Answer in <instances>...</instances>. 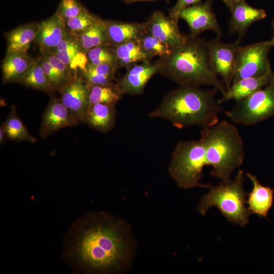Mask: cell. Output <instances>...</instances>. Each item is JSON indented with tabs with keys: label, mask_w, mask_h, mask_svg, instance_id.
<instances>
[{
	"label": "cell",
	"mask_w": 274,
	"mask_h": 274,
	"mask_svg": "<svg viewBox=\"0 0 274 274\" xmlns=\"http://www.w3.org/2000/svg\"><path fill=\"white\" fill-rule=\"evenodd\" d=\"M217 91L214 88L204 90L197 86L180 85L168 92L149 116L166 119L179 128L211 127L219 121L222 110L216 99Z\"/></svg>",
	"instance_id": "3957f363"
},
{
	"label": "cell",
	"mask_w": 274,
	"mask_h": 274,
	"mask_svg": "<svg viewBox=\"0 0 274 274\" xmlns=\"http://www.w3.org/2000/svg\"><path fill=\"white\" fill-rule=\"evenodd\" d=\"M245 175L253 185L251 191L247 193L249 211L261 218H267L273 204L274 188L263 185L257 177L251 173H247Z\"/></svg>",
	"instance_id": "2e32d148"
},
{
	"label": "cell",
	"mask_w": 274,
	"mask_h": 274,
	"mask_svg": "<svg viewBox=\"0 0 274 274\" xmlns=\"http://www.w3.org/2000/svg\"><path fill=\"white\" fill-rule=\"evenodd\" d=\"M205 166V146L200 138L198 140L182 141L177 143L172 154L168 171L182 189L210 188V185L200 182Z\"/></svg>",
	"instance_id": "8992f818"
},
{
	"label": "cell",
	"mask_w": 274,
	"mask_h": 274,
	"mask_svg": "<svg viewBox=\"0 0 274 274\" xmlns=\"http://www.w3.org/2000/svg\"><path fill=\"white\" fill-rule=\"evenodd\" d=\"M223 2L226 4L229 10H230L233 5L236 2L239 0H222Z\"/></svg>",
	"instance_id": "8d00e7d4"
},
{
	"label": "cell",
	"mask_w": 274,
	"mask_h": 274,
	"mask_svg": "<svg viewBox=\"0 0 274 274\" xmlns=\"http://www.w3.org/2000/svg\"><path fill=\"white\" fill-rule=\"evenodd\" d=\"M100 18L90 13L86 8L77 16L65 21L66 33L77 38Z\"/></svg>",
	"instance_id": "f1b7e54d"
},
{
	"label": "cell",
	"mask_w": 274,
	"mask_h": 274,
	"mask_svg": "<svg viewBox=\"0 0 274 274\" xmlns=\"http://www.w3.org/2000/svg\"><path fill=\"white\" fill-rule=\"evenodd\" d=\"M18 83L44 92L53 91L42 67L40 56L35 58L31 67Z\"/></svg>",
	"instance_id": "4316f807"
},
{
	"label": "cell",
	"mask_w": 274,
	"mask_h": 274,
	"mask_svg": "<svg viewBox=\"0 0 274 274\" xmlns=\"http://www.w3.org/2000/svg\"><path fill=\"white\" fill-rule=\"evenodd\" d=\"M157 73L159 67L155 62L143 61L127 68L125 74L116 84L122 95L140 94L150 79Z\"/></svg>",
	"instance_id": "7c38bea8"
},
{
	"label": "cell",
	"mask_w": 274,
	"mask_h": 274,
	"mask_svg": "<svg viewBox=\"0 0 274 274\" xmlns=\"http://www.w3.org/2000/svg\"><path fill=\"white\" fill-rule=\"evenodd\" d=\"M7 136L2 125L0 127V144L2 145L5 141Z\"/></svg>",
	"instance_id": "d590c367"
},
{
	"label": "cell",
	"mask_w": 274,
	"mask_h": 274,
	"mask_svg": "<svg viewBox=\"0 0 274 274\" xmlns=\"http://www.w3.org/2000/svg\"><path fill=\"white\" fill-rule=\"evenodd\" d=\"M212 0L204 3L200 2L185 8L181 12L179 18L187 22L191 36L197 37L206 30L214 31L218 38L222 35L220 26L212 9Z\"/></svg>",
	"instance_id": "30bf717a"
},
{
	"label": "cell",
	"mask_w": 274,
	"mask_h": 274,
	"mask_svg": "<svg viewBox=\"0 0 274 274\" xmlns=\"http://www.w3.org/2000/svg\"><path fill=\"white\" fill-rule=\"evenodd\" d=\"M244 172L239 169L233 180L211 186L197 206L201 215L205 216L210 208L216 207L232 223L241 227L247 224L251 213L245 206L247 193L244 190Z\"/></svg>",
	"instance_id": "5b68a950"
},
{
	"label": "cell",
	"mask_w": 274,
	"mask_h": 274,
	"mask_svg": "<svg viewBox=\"0 0 274 274\" xmlns=\"http://www.w3.org/2000/svg\"><path fill=\"white\" fill-rule=\"evenodd\" d=\"M89 107L96 104L115 105L122 95L116 84L110 85L89 84Z\"/></svg>",
	"instance_id": "83f0119b"
},
{
	"label": "cell",
	"mask_w": 274,
	"mask_h": 274,
	"mask_svg": "<svg viewBox=\"0 0 274 274\" xmlns=\"http://www.w3.org/2000/svg\"><path fill=\"white\" fill-rule=\"evenodd\" d=\"M117 69L116 65L112 63L86 64L81 70V73L89 85H110L114 84L113 82Z\"/></svg>",
	"instance_id": "cb8c5ba5"
},
{
	"label": "cell",
	"mask_w": 274,
	"mask_h": 274,
	"mask_svg": "<svg viewBox=\"0 0 274 274\" xmlns=\"http://www.w3.org/2000/svg\"><path fill=\"white\" fill-rule=\"evenodd\" d=\"M85 9L78 0H61L56 12L66 21L78 15Z\"/></svg>",
	"instance_id": "d6a6232c"
},
{
	"label": "cell",
	"mask_w": 274,
	"mask_h": 274,
	"mask_svg": "<svg viewBox=\"0 0 274 274\" xmlns=\"http://www.w3.org/2000/svg\"><path fill=\"white\" fill-rule=\"evenodd\" d=\"M34 60L27 52L6 54L2 63L3 83H18L31 67Z\"/></svg>",
	"instance_id": "ffe728a7"
},
{
	"label": "cell",
	"mask_w": 274,
	"mask_h": 274,
	"mask_svg": "<svg viewBox=\"0 0 274 274\" xmlns=\"http://www.w3.org/2000/svg\"><path fill=\"white\" fill-rule=\"evenodd\" d=\"M123 2H124L126 4H131L132 3H134L136 2H139V1H154L156 0H122Z\"/></svg>",
	"instance_id": "74e56055"
},
{
	"label": "cell",
	"mask_w": 274,
	"mask_h": 274,
	"mask_svg": "<svg viewBox=\"0 0 274 274\" xmlns=\"http://www.w3.org/2000/svg\"><path fill=\"white\" fill-rule=\"evenodd\" d=\"M66 34L65 21L56 12L51 17L40 22V28L36 40L40 52L53 50Z\"/></svg>",
	"instance_id": "e0dca14e"
},
{
	"label": "cell",
	"mask_w": 274,
	"mask_h": 274,
	"mask_svg": "<svg viewBox=\"0 0 274 274\" xmlns=\"http://www.w3.org/2000/svg\"><path fill=\"white\" fill-rule=\"evenodd\" d=\"M113 104H96L90 106L84 121L90 126L102 132H107L114 126L116 113Z\"/></svg>",
	"instance_id": "603a6c76"
},
{
	"label": "cell",
	"mask_w": 274,
	"mask_h": 274,
	"mask_svg": "<svg viewBox=\"0 0 274 274\" xmlns=\"http://www.w3.org/2000/svg\"><path fill=\"white\" fill-rule=\"evenodd\" d=\"M85 55L86 64L94 65L108 63L116 65L115 55L112 47L110 45H101L92 48Z\"/></svg>",
	"instance_id": "4dcf8cb0"
},
{
	"label": "cell",
	"mask_w": 274,
	"mask_h": 274,
	"mask_svg": "<svg viewBox=\"0 0 274 274\" xmlns=\"http://www.w3.org/2000/svg\"><path fill=\"white\" fill-rule=\"evenodd\" d=\"M81 52L85 54L90 49L108 45L105 20L94 23L77 38Z\"/></svg>",
	"instance_id": "d4e9b609"
},
{
	"label": "cell",
	"mask_w": 274,
	"mask_h": 274,
	"mask_svg": "<svg viewBox=\"0 0 274 274\" xmlns=\"http://www.w3.org/2000/svg\"><path fill=\"white\" fill-rule=\"evenodd\" d=\"M145 51L151 59L158 56L162 57L169 54L172 49L149 32L145 28L138 39Z\"/></svg>",
	"instance_id": "f546056e"
},
{
	"label": "cell",
	"mask_w": 274,
	"mask_h": 274,
	"mask_svg": "<svg viewBox=\"0 0 274 274\" xmlns=\"http://www.w3.org/2000/svg\"><path fill=\"white\" fill-rule=\"evenodd\" d=\"M39 28L40 22H32L19 26L7 33L6 54L27 52L30 44L36 41Z\"/></svg>",
	"instance_id": "44dd1931"
},
{
	"label": "cell",
	"mask_w": 274,
	"mask_h": 274,
	"mask_svg": "<svg viewBox=\"0 0 274 274\" xmlns=\"http://www.w3.org/2000/svg\"><path fill=\"white\" fill-rule=\"evenodd\" d=\"M41 55L44 57L61 77L67 83L71 82L75 76L72 73L70 66L59 60L52 50H45L41 52Z\"/></svg>",
	"instance_id": "1f68e13d"
},
{
	"label": "cell",
	"mask_w": 274,
	"mask_h": 274,
	"mask_svg": "<svg viewBox=\"0 0 274 274\" xmlns=\"http://www.w3.org/2000/svg\"><path fill=\"white\" fill-rule=\"evenodd\" d=\"M136 242L123 219L103 212L87 213L64 238L62 259L79 273H117L129 267Z\"/></svg>",
	"instance_id": "6da1fadb"
},
{
	"label": "cell",
	"mask_w": 274,
	"mask_h": 274,
	"mask_svg": "<svg viewBox=\"0 0 274 274\" xmlns=\"http://www.w3.org/2000/svg\"><path fill=\"white\" fill-rule=\"evenodd\" d=\"M42 67L53 91H60L68 83L43 56H40Z\"/></svg>",
	"instance_id": "836d02e7"
},
{
	"label": "cell",
	"mask_w": 274,
	"mask_h": 274,
	"mask_svg": "<svg viewBox=\"0 0 274 274\" xmlns=\"http://www.w3.org/2000/svg\"><path fill=\"white\" fill-rule=\"evenodd\" d=\"M273 78L270 70L261 76L242 79L232 84L218 102L221 104L230 100L237 101L244 99L268 85Z\"/></svg>",
	"instance_id": "ac0fdd59"
},
{
	"label": "cell",
	"mask_w": 274,
	"mask_h": 274,
	"mask_svg": "<svg viewBox=\"0 0 274 274\" xmlns=\"http://www.w3.org/2000/svg\"><path fill=\"white\" fill-rule=\"evenodd\" d=\"M200 135L205 146L206 165L212 167L211 175L223 182L229 181L245 158L244 142L237 127L223 120L202 128Z\"/></svg>",
	"instance_id": "277c9868"
},
{
	"label": "cell",
	"mask_w": 274,
	"mask_h": 274,
	"mask_svg": "<svg viewBox=\"0 0 274 274\" xmlns=\"http://www.w3.org/2000/svg\"><path fill=\"white\" fill-rule=\"evenodd\" d=\"M146 29L172 49L181 45L186 36L180 32L178 23L161 11L154 12L144 22Z\"/></svg>",
	"instance_id": "4fadbf2b"
},
{
	"label": "cell",
	"mask_w": 274,
	"mask_h": 274,
	"mask_svg": "<svg viewBox=\"0 0 274 274\" xmlns=\"http://www.w3.org/2000/svg\"><path fill=\"white\" fill-rule=\"evenodd\" d=\"M7 138L16 142L35 143L37 140L32 136L18 116L15 106H12L7 118L2 125Z\"/></svg>",
	"instance_id": "484cf974"
},
{
	"label": "cell",
	"mask_w": 274,
	"mask_h": 274,
	"mask_svg": "<svg viewBox=\"0 0 274 274\" xmlns=\"http://www.w3.org/2000/svg\"><path fill=\"white\" fill-rule=\"evenodd\" d=\"M201 0H178L175 5L170 10L169 17L178 23L179 15L185 8L199 3Z\"/></svg>",
	"instance_id": "e575fe53"
},
{
	"label": "cell",
	"mask_w": 274,
	"mask_h": 274,
	"mask_svg": "<svg viewBox=\"0 0 274 274\" xmlns=\"http://www.w3.org/2000/svg\"><path fill=\"white\" fill-rule=\"evenodd\" d=\"M272 25L273 30V37L272 38H274V21L272 23Z\"/></svg>",
	"instance_id": "f35d334b"
},
{
	"label": "cell",
	"mask_w": 274,
	"mask_h": 274,
	"mask_svg": "<svg viewBox=\"0 0 274 274\" xmlns=\"http://www.w3.org/2000/svg\"><path fill=\"white\" fill-rule=\"evenodd\" d=\"M61 100L79 121L84 122L89 107V84L83 76L77 74L60 91Z\"/></svg>",
	"instance_id": "8fae6325"
},
{
	"label": "cell",
	"mask_w": 274,
	"mask_h": 274,
	"mask_svg": "<svg viewBox=\"0 0 274 274\" xmlns=\"http://www.w3.org/2000/svg\"><path fill=\"white\" fill-rule=\"evenodd\" d=\"M273 46L272 38L268 41L241 46L232 84L242 79L261 76L271 70L268 54Z\"/></svg>",
	"instance_id": "ba28073f"
},
{
	"label": "cell",
	"mask_w": 274,
	"mask_h": 274,
	"mask_svg": "<svg viewBox=\"0 0 274 274\" xmlns=\"http://www.w3.org/2000/svg\"><path fill=\"white\" fill-rule=\"evenodd\" d=\"M231 13L229 21L230 33H237L241 40L250 27L257 21L264 19L266 13L263 9H256L249 5L245 0L235 3L230 10Z\"/></svg>",
	"instance_id": "9a60e30c"
},
{
	"label": "cell",
	"mask_w": 274,
	"mask_h": 274,
	"mask_svg": "<svg viewBox=\"0 0 274 274\" xmlns=\"http://www.w3.org/2000/svg\"><path fill=\"white\" fill-rule=\"evenodd\" d=\"M79 123L60 98H53L43 115L40 134L42 138H47L61 128L74 126Z\"/></svg>",
	"instance_id": "5bb4252c"
},
{
	"label": "cell",
	"mask_w": 274,
	"mask_h": 274,
	"mask_svg": "<svg viewBox=\"0 0 274 274\" xmlns=\"http://www.w3.org/2000/svg\"><path fill=\"white\" fill-rule=\"evenodd\" d=\"M155 62L159 73L180 85H209L225 94L226 88L214 72L210 59L208 41L186 36L184 42Z\"/></svg>",
	"instance_id": "7a4b0ae2"
},
{
	"label": "cell",
	"mask_w": 274,
	"mask_h": 274,
	"mask_svg": "<svg viewBox=\"0 0 274 274\" xmlns=\"http://www.w3.org/2000/svg\"><path fill=\"white\" fill-rule=\"evenodd\" d=\"M112 47L115 55L117 68L127 69L138 63L152 59L143 49L139 39Z\"/></svg>",
	"instance_id": "7402d4cb"
},
{
	"label": "cell",
	"mask_w": 274,
	"mask_h": 274,
	"mask_svg": "<svg viewBox=\"0 0 274 274\" xmlns=\"http://www.w3.org/2000/svg\"><path fill=\"white\" fill-rule=\"evenodd\" d=\"M108 45H118L138 39L145 29V23L105 20Z\"/></svg>",
	"instance_id": "d6986e66"
},
{
	"label": "cell",
	"mask_w": 274,
	"mask_h": 274,
	"mask_svg": "<svg viewBox=\"0 0 274 274\" xmlns=\"http://www.w3.org/2000/svg\"><path fill=\"white\" fill-rule=\"evenodd\" d=\"M232 123L251 126L274 115V78L266 86L251 95L236 101L234 106L224 112Z\"/></svg>",
	"instance_id": "52a82bcc"
},
{
	"label": "cell",
	"mask_w": 274,
	"mask_h": 274,
	"mask_svg": "<svg viewBox=\"0 0 274 274\" xmlns=\"http://www.w3.org/2000/svg\"><path fill=\"white\" fill-rule=\"evenodd\" d=\"M210 61L212 67L225 85L226 91L232 85L235 72L237 54L241 46V40L225 43L217 37L208 41Z\"/></svg>",
	"instance_id": "9c48e42d"
}]
</instances>
